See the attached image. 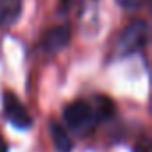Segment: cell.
Instances as JSON below:
<instances>
[{
  "instance_id": "obj_8",
  "label": "cell",
  "mask_w": 152,
  "mask_h": 152,
  "mask_svg": "<svg viewBox=\"0 0 152 152\" xmlns=\"http://www.w3.org/2000/svg\"><path fill=\"white\" fill-rule=\"evenodd\" d=\"M134 152H150V143H148V140L145 138L141 143H138V145L134 147Z\"/></svg>"
},
{
  "instance_id": "obj_5",
  "label": "cell",
  "mask_w": 152,
  "mask_h": 152,
  "mask_svg": "<svg viewBox=\"0 0 152 152\" xmlns=\"http://www.w3.org/2000/svg\"><path fill=\"white\" fill-rule=\"evenodd\" d=\"M23 0H0V29L13 27L22 15Z\"/></svg>"
},
{
  "instance_id": "obj_1",
  "label": "cell",
  "mask_w": 152,
  "mask_h": 152,
  "mask_svg": "<svg viewBox=\"0 0 152 152\" xmlns=\"http://www.w3.org/2000/svg\"><path fill=\"white\" fill-rule=\"evenodd\" d=\"M115 113V104L111 99L97 97L93 102L90 100H73L63 109L64 124L70 131L77 134H88L91 132L100 122L107 120Z\"/></svg>"
},
{
  "instance_id": "obj_3",
  "label": "cell",
  "mask_w": 152,
  "mask_h": 152,
  "mask_svg": "<svg viewBox=\"0 0 152 152\" xmlns=\"http://www.w3.org/2000/svg\"><path fill=\"white\" fill-rule=\"evenodd\" d=\"M4 113L6 118L11 125H15L16 129H29L32 125V118L27 111V107L20 102V99L13 93V91H6L4 93Z\"/></svg>"
},
{
  "instance_id": "obj_2",
  "label": "cell",
  "mask_w": 152,
  "mask_h": 152,
  "mask_svg": "<svg viewBox=\"0 0 152 152\" xmlns=\"http://www.w3.org/2000/svg\"><path fill=\"white\" fill-rule=\"evenodd\" d=\"M148 43V23L145 20H132L127 23L115 41V56L127 57L141 52Z\"/></svg>"
},
{
  "instance_id": "obj_6",
  "label": "cell",
  "mask_w": 152,
  "mask_h": 152,
  "mask_svg": "<svg viewBox=\"0 0 152 152\" xmlns=\"http://www.w3.org/2000/svg\"><path fill=\"white\" fill-rule=\"evenodd\" d=\"M50 136H52V143H54L57 152H70L72 150L73 145H72L70 134L61 124H57V122L50 124Z\"/></svg>"
},
{
  "instance_id": "obj_4",
  "label": "cell",
  "mask_w": 152,
  "mask_h": 152,
  "mask_svg": "<svg viewBox=\"0 0 152 152\" xmlns=\"http://www.w3.org/2000/svg\"><path fill=\"white\" fill-rule=\"evenodd\" d=\"M70 41V29L68 27H54L50 29L43 41H41V48L47 52V54H56L59 50H63Z\"/></svg>"
},
{
  "instance_id": "obj_7",
  "label": "cell",
  "mask_w": 152,
  "mask_h": 152,
  "mask_svg": "<svg viewBox=\"0 0 152 152\" xmlns=\"http://www.w3.org/2000/svg\"><path fill=\"white\" fill-rule=\"evenodd\" d=\"M116 4L127 11H136L145 4V0H116Z\"/></svg>"
},
{
  "instance_id": "obj_9",
  "label": "cell",
  "mask_w": 152,
  "mask_h": 152,
  "mask_svg": "<svg viewBox=\"0 0 152 152\" xmlns=\"http://www.w3.org/2000/svg\"><path fill=\"white\" fill-rule=\"evenodd\" d=\"M9 148H7V143H6V140H4V136L0 134V152H7Z\"/></svg>"
}]
</instances>
